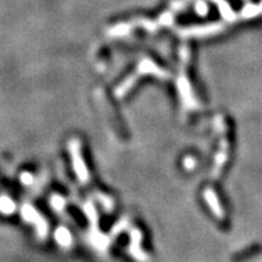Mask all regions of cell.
Segmentation results:
<instances>
[{"label": "cell", "instance_id": "11", "mask_svg": "<svg viewBox=\"0 0 262 262\" xmlns=\"http://www.w3.org/2000/svg\"><path fill=\"white\" fill-rule=\"evenodd\" d=\"M51 206H53V209L55 210V212H58V213H62L66 206L65 198L62 197V195H58V194H55V195L51 197Z\"/></svg>", "mask_w": 262, "mask_h": 262}, {"label": "cell", "instance_id": "10", "mask_svg": "<svg viewBox=\"0 0 262 262\" xmlns=\"http://www.w3.org/2000/svg\"><path fill=\"white\" fill-rule=\"evenodd\" d=\"M214 3L218 6L221 11V15L224 18L226 22H233V20H236V14L234 11L232 10V7L229 6V3H226V0H212Z\"/></svg>", "mask_w": 262, "mask_h": 262}, {"label": "cell", "instance_id": "14", "mask_svg": "<svg viewBox=\"0 0 262 262\" xmlns=\"http://www.w3.org/2000/svg\"><path fill=\"white\" fill-rule=\"evenodd\" d=\"M195 165H197V162L194 161V158H190V156L183 160V166L186 167L187 170H191V169H194V167H195Z\"/></svg>", "mask_w": 262, "mask_h": 262}, {"label": "cell", "instance_id": "7", "mask_svg": "<svg viewBox=\"0 0 262 262\" xmlns=\"http://www.w3.org/2000/svg\"><path fill=\"white\" fill-rule=\"evenodd\" d=\"M130 236H131V242L129 245L130 254L133 255L134 258L138 259V261L144 262L147 261V255L141 249V241H142V234L138 229H133L130 232Z\"/></svg>", "mask_w": 262, "mask_h": 262}, {"label": "cell", "instance_id": "1", "mask_svg": "<svg viewBox=\"0 0 262 262\" xmlns=\"http://www.w3.org/2000/svg\"><path fill=\"white\" fill-rule=\"evenodd\" d=\"M154 75L156 78H160V79H169L170 78V74L166 71V70L161 69L160 66L155 65L154 62L150 61V59H143V61L139 62V65L137 67V71L129 75L126 78L121 84H119L118 87L115 88V96L118 99H122L123 96L127 94V92L133 88V86L137 83V80L142 76L147 75Z\"/></svg>", "mask_w": 262, "mask_h": 262}, {"label": "cell", "instance_id": "6", "mask_svg": "<svg viewBox=\"0 0 262 262\" xmlns=\"http://www.w3.org/2000/svg\"><path fill=\"white\" fill-rule=\"evenodd\" d=\"M23 217L24 220L30 221V222H34L36 225V230H38V234L40 238H44L48 232V225H47L46 220L43 218L38 212H35L30 205H26L23 207Z\"/></svg>", "mask_w": 262, "mask_h": 262}, {"label": "cell", "instance_id": "12", "mask_svg": "<svg viewBox=\"0 0 262 262\" xmlns=\"http://www.w3.org/2000/svg\"><path fill=\"white\" fill-rule=\"evenodd\" d=\"M0 210L6 214L14 213V210H15V203H14L10 198H2V199H0Z\"/></svg>", "mask_w": 262, "mask_h": 262}, {"label": "cell", "instance_id": "9", "mask_svg": "<svg viewBox=\"0 0 262 262\" xmlns=\"http://www.w3.org/2000/svg\"><path fill=\"white\" fill-rule=\"evenodd\" d=\"M55 239H57V242L61 245L62 247H70L72 243V237H71V233L69 232V229L63 228H58V230L55 232Z\"/></svg>", "mask_w": 262, "mask_h": 262}, {"label": "cell", "instance_id": "15", "mask_svg": "<svg viewBox=\"0 0 262 262\" xmlns=\"http://www.w3.org/2000/svg\"><path fill=\"white\" fill-rule=\"evenodd\" d=\"M22 179H23L24 185H30V183H32V175L28 174V173H26V174L22 177Z\"/></svg>", "mask_w": 262, "mask_h": 262}, {"label": "cell", "instance_id": "2", "mask_svg": "<svg viewBox=\"0 0 262 262\" xmlns=\"http://www.w3.org/2000/svg\"><path fill=\"white\" fill-rule=\"evenodd\" d=\"M179 55H181V67H179V75L178 79H177V84H178V92L179 96H181V102H182V106L185 110H198L199 109V103H198V100L194 96L193 88H191V84L189 82L186 72L189 58H190L189 48L186 46H183L181 48V51H179Z\"/></svg>", "mask_w": 262, "mask_h": 262}, {"label": "cell", "instance_id": "8", "mask_svg": "<svg viewBox=\"0 0 262 262\" xmlns=\"http://www.w3.org/2000/svg\"><path fill=\"white\" fill-rule=\"evenodd\" d=\"M203 198H205V201L207 202V205H209V207L214 213V216H216L217 218L222 220V218H224V210L221 207L220 199H218V197L216 195L214 190L206 189V190L203 191Z\"/></svg>", "mask_w": 262, "mask_h": 262}, {"label": "cell", "instance_id": "5", "mask_svg": "<svg viewBox=\"0 0 262 262\" xmlns=\"http://www.w3.org/2000/svg\"><path fill=\"white\" fill-rule=\"evenodd\" d=\"M224 30V26L218 23H212L207 26H197V27H187V28H181L178 31L179 36L182 38H203V36H212L217 35L218 32Z\"/></svg>", "mask_w": 262, "mask_h": 262}, {"label": "cell", "instance_id": "13", "mask_svg": "<svg viewBox=\"0 0 262 262\" xmlns=\"http://www.w3.org/2000/svg\"><path fill=\"white\" fill-rule=\"evenodd\" d=\"M195 11H197L198 15L201 16H205L209 11V8H207V4L205 2H202V0H198L197 4H195Z\"/></svg>", "mask_w": 262, "mask_h": 262}, {"label": "cell", "instance_id": "3", "mask_svg": "<svg viewBox=\"0 0 262 262\" xmlns=\"http://www.w3.org/2000/svg\"><path fill=\"white\" fill-rule=\"evenodd\" d=\"M214 125H216V129L222 134V139H221L220 148H218V152H217L216 160H214V167H213V178H218L221 174V170L222 167L225 166L226 161L229 158V141L225 138V130H226V125H225V121L222 117H216L214 119Z\"/></svg>", "mask_w": 262, "mask_h": 262}, {"label": "cell", "instance_id": "4", "mask_svg": "<svg viewBox=\"0 0 262 262\" xmlns=\"http://www.w3.org/2000/svg\"><path fill=\"white\" fill-rule=\"evenodd\" d=\"M70 155L72 160V167L75 171L76 178L79 179L82 185H86L90 179L87 166L84 164L83 156H82V150H80V142L79 139H71L69 144Z\"/></svg>", "mask_w": 262, "mask_h": 262}]
</instances>
